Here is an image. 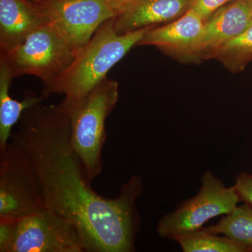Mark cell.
<instances>
[{
	"label": "cell",
	"instance_id": "2",
	"mask_svg": "<svg viewBox=\"0 0 252 252\" xmlns=\"http://www.w3.org/2000/svg\"><path fill=\"white\" fill-rule=\"evenodd\" d=\"M153 28L119 34L114 31L112 18L105 21L77 53L69 69L54 84L44 88L41 95L45 99L51 94H63L62 103L65 109L74 108L107 78L109 70Z\"/></svg>",
	"mask_w": 252,
	"mask_h": 252
},
{
	"label": "cell",
	"instance_id": "20",
	"mask_svg": "<svg viewBox=\"0 0 252 252\" xmlns=\"http://www.w3.org/2000/svg\"><path fill=\"white\" fill-rule=\"evenodd\" d=\"M114 16L122 13L136 0H106Z\"/></svg>",
	"mask_w": 252,
	"mask_h": 252
},
{
	"label": "cell",
	"instance_id": "1",
	"mask_svg": "<svg viewBox=\"0 0 252 252\" xmlns=\"http://www.w3.org/2000/svg\"><path fill=\"white\" fill-rule=\"evenodd\" d=\"M10 140L29 157L46 209L77 228L86 252H132L140 227L136 201L142 177L132 176L115 198L96 193L71 144L70 117L62 102L26 109Z\"/></svg>",
	"mask_w": 252,
	"mask_h": 252
},
{
	"label": "cell",
	"instance_id": "6",
	"mask_svg": "<svg viewBox=\"0 0 252 252\" xmlns=\"http://www.w3.org/2000/svg\"><path fill=\"white\" fill-rule=\"evenodd\" d=\"M45 209L29 157L10 140L5 150L0 152V220L15 221Z\"/></svg>",
	"mask_w": 252,
	"mask_h": 252
},
{
	"label": "cell",
	"instance_id": "8",
	"mask_svg": "<svg viewBox=\"0 0 252 252\" xmlns=\"http://www.w3.org/2000/svg\"><path fill=\"white\" fill-rule=\"evenodd\" d=\"M72 223L45 209L15 221L14 235L6 252H85Z\"/></svg>",
	"mask_w": 252,
	"mask_h": 252
},
{
	"label": "cell",
	"instance_id": "9",
	"mask_svg": "<svg viewBox=\"0 0 252 252\" xmlns=\"http://www.w3.org/2000/svg\"><path fill=\"white\" fill-rule=\"evenodd\" d=\"M252 23V0H230L204 23L187 63L212 59L225 42L238 36Z\"/></svg>",
	"mask_w": 252,
	"mask_h": 252
},
{
	"label": "cell",
	"instance_id": "16",
	"mask_svg": "<svg viewBox=\"0 0 252 252\" xmlns=\"http://www.w3.org/2000/svg\"><path fill=\"white\" fill-rule=\"evenodd\" d=\"M185 252H246L245 249L223 235L203 229L180 235L173 239Z\"/></svg>",
	"mask_w": 252,
	"mask_h": 252
},
{
	"label": "cell",
	"instance_id": "7",
	"mask_svg": "<svg viewBox=\"0 0 252 252\" xmlns=\"http://www.w3.org/2000/svg\"><path fill=\"white\" fill-rule=\"evenodd\" d=\"M76 54L105 21L114 17L106 0H32Z\"/></svg>",
	"mask_w": 252,
	"mask_h": 252
},
{
	"label": "cell",
	"instance_id": "19",
	"mask_svg": "<svg viewBox=\"0 0 252 252\" xmlns=\"http://www.w3.org/2000/svg\"><path fill=\"white\" fill-rule=\"evenodd\" d=\"M16 221V220H15ZM15 221L0 220V252H6L14 235Z\"/></svg>",
	"mask_w": 252,
	"mask_h": 252
},
{
	"label": "cell",
	"instance_id": "11",
	"mask_svg": "<svg viewBox=\"0 0 252 252\" xmlns=\"http://www.w3.org/2000/svg\"><path fill=\"white\" fill-rule=\"evenodd\" d=\"M192 0H136L112 18L119 34L149 27H158L175 21L186 14Z\"/></svg>",
	"mask_w": 252,
	"mask_h": 252
},
{
	"label": "cell",
	"instance_id": "10",
	"mask_svg": "<svg viewBox=\"0 0 252 252\" xmlns=\"http://www.w3.org/2000/svg\"><path fill=\"white\" fill-rule=\"evenodd\" d=\"M205 22L200 15L190 9L175 21L149 30L137 46H154L165 54L187 62Z\"/></svg>",
	"mask_w": 252,
	"mask_h": 252
},
{
	"label": "cell",
	"instance_id": "3",
	"mask_svg": "<svg viewBox=\"0 0 252 252\" xmlns=\"http://www.w3.org/2000/svg\"><path fill=\"white\" fill-rule=\"evenodd\" d=\"M119 90L117 81L106 78L80 104L67 110L70 117L71 144L91 180L102 171L105 123L117 103Z\"/></svg>",
	"mask_w": 252,
	"mask_h": 252
},
{
	"label": "cell",
	"instance_id": "4",
	"mask_svg": "<svg viewBox=\"0 0 252 252\" xmlns=\"http://www.w3.org/2000/svg\"><path fill=\"white\" fill-rule=\"evenodd\" d=\"M76 55L52 28L45 25L12 49L0 52V64L13 78L35 76L47 88L69 69Z\"/></svg>",
	"mask_w": 252,
	"mask_h": 252
},
{
	"label": "cell",
	"instance_id": "5",
	"mask_svg": "<svg viewBox=\"0 0 252 252\" xmlns=\"http://www.w3.org/2000/svg\"><path fill=\"white\" fill-rule=\"evenodd\" d=\"M239 202L233 186L225 187L212 172L206 171L202 176L201 186L196 195L159 220L158 234L173 240L178 235L201 230L212 219L229 213Z\"/></svg>",
	"mask_w": 252,
	"mask_h": 252
},
{
	"label": "cell",
	"instance_id": "13",
	"mask_svg": "<svg viewBox=\"0 0 252 252\" xmlns=\"http://www.w3.org/2000/svg\"><path fill=\"white\" fill-rule=\"evenodd\" d=\"M13 79L6 68L0 64V152L4 151L9 144L12 128L19 122L23 113L44 99L32 91L24 93L22 101L13 99L9 94Z\"/></svg>",
	"mask_w": 252,
	"mask_h": 252
},
{
	"label": "cell",
	"instance_id": "17",
	"mask_svg": "<svg viewBox=\"0 0 252 252\" xmlns=\"http://www.w3.org/2000/svg\"><path fill=\"white\" fill-rule=\"evenodd\" d=\"M230 0H192L190 9L206 21L215 11L227 4Z\"/></svg>",
	"mask_w": 252,
	"mask_h": 252
},
{
	"label": "cell",
	"instance_id": "15",
	"mask_svg": "<svg viewBox=\"0 0 252 252\" xmlns=\"http://www.w3.org/2000/svg\"><path fill=\"white\" fill-rule=\"evenodd\" d=\"M230 72L244 70L252 60V23L245 31L225 42L214 54Z\"/></svg>",
	"mask_w": 252,
	"mask_h": 252
},
{
	"label": "cell",
	"instance_id": "12",
	"mask_svg": "<svg viewBox=\"0 0 252 252\" xmlns=\"http://www.w3.org/2000/svg\"><path fill=\"white\" fill-rule=\"evenodd\" d=\"M45 25L32 0H0V52L12 49Z\"/></svg>",
	"mask_w": 252,
	"mask_h": 252
},
{
	"label": "cell",
	"instance_id": "18",
	"mask_svg": "<svg viewBox=\"0 0 252 252\" xmlns=\"http://www.w3.org/2000/svg\"><path fill=\"white\" fill-rule=\"evenodd\" d=\"M240 201L252 208V174H240L233 185Z\"/></svg>",
	"mask_w": 252,
	"mask_h": 252
},
{
	"label": "cell",
	"instance_id": "14",
	"mask_svg": "<svg viewBox=\"0 0 252 252\" xmlns=\"http://www.w3.org/2000/svg\"><path fill=\"white\" fill-rule=\"evenodd\" d=\"M202 229L214 234H222L252 252V208L247 204L236 207L223 215L216 224Z\"/></svg>",
	"mask_w": 252,
	"mask_h": 252
}]
</instances>
